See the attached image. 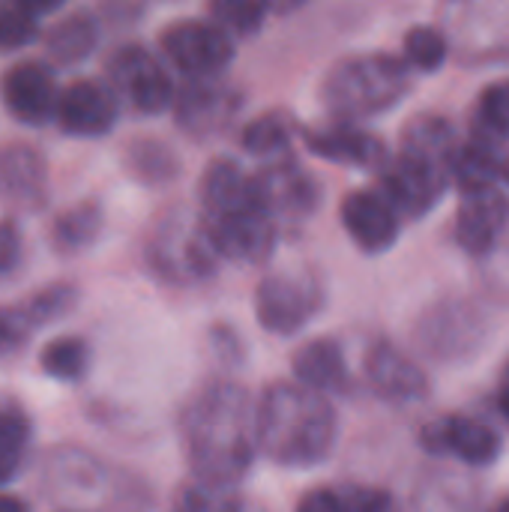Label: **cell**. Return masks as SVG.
<instances>
[{
	"instance_id": "obj_32",
	"label": "cell",
	"mask_w": 509,
	"mask_h": 512,
	"mask_svg": "<svg viewBox=\"0 0 509 512\" xmlns=\"http://www.w3.org/2000/svg\"><path fill=\"white\" fill-rule=\"evenodd\" d=\"M75 300H78L75 288L66 285V282H57V285H48L39 294L27 297L21 303V312H24V318H27L30 327H45V324L69 315V309L75 306Z\"/></svg>"
},
{
	"instance_id": "obj_30",
	"label": "cell",
	"mask_w": 509,
	"mask_h": 512,
	"mask_svg": "<svg viewBox=\"0 0 509 512\" xmlns=\"http://www.w3.org/2000/svg\"><path fill=\"white\" fill-rule=\"evenodd\" d=\"M405 63L417 72H438L447 63V36L432 24H417L405 33Z\"/></svg>"
},
{
	"instance_id": "obj_37",
	"label": "cell",
	"mask_w": 509,
	"mask_h": 512,
	"mask_svg": "<svg viewBox=\"0 0 509 512\" xmlns=\"http://www.w3.org/2000/svg\"><path fill=\"white\" fill-rule=\"evenodd\" d=\"M297 512H345L339 489H312L300 498Z\"/></svg>"
},
{
	"instance_id": "obj_4",
	"label": "cell",
	"mask_w": 509,
	"mask_h": 512,
	"mask_svg": "<svg viewBox=\"0 0 509 512\" xmlns=\"http://www.w3.org/2000/svg\"><path fill=\"white\" fill-rule=\"evenodd\" d=\"M462 141L441 114H417L399 132V150L378 174V189L399 216L423 219L453 186V165Z\"/></svg>"
},
{
	"instance_id": "obj_38",
	"label": "cell",
	"mask_w": 509,
	"mask_h": 512,
	"mask_svg": "<svg viewBox=\"0 0 509 512\" xmlns=\"http://www.w3.org/2000/svg\"><path fill=\"white\" fill-rule=\"evenodd\" d=\"M495 405H498V414H501V420L507 423L509 429V363L504 366V372H501V381H498V396H495Z\"/></svg>"
},
{
	"instance_id": "obj_23",
	"label": "cell",
	"mask_w": 509,
	"mask_h": 512,
	"mask_svg": "<svg viewBox=\"0 0 509 512\" xmlns=\"http://www.w3.org/2000/svg\"><path fill=\"white\" fill-rule=\"evenodd\" d=\"M297 135V123L288 111H267L258 114L255 120H249L243 126V150L255 159H261L264 165L270 162H282L291 159V144Z\"/></svg>"
},
{
	"instance_id": "obj_7",
	"label": "cell",
	"mask_w": 509,
	"mask_h": 512,
	"mask_svg": "<svg viewBox=\"0 0 509 512\" xmlns=\"http://www.w3.org/2000/svg\"><path fill=\"white\" fill-rule=\"evenodd\" d=\"M324 300L312 273H270L255 288V318L273 336H294L321 315Z\"/></svg>"
},
{
	"instance_id": "obj_19",
	"label": "cell",
	"mask_w": 509,
	"mask_h": 512,
	"mask_svg": "<svg viewBox=\"0 0 509 512\" xmlns=\"http://www.w3.org/2000/svg\"><path fill=\"white\" fill-rule=\"evenodd\" d=\"M255 177L276 219H306L321 207V183L294 159L270 162Z\"/></svg>"
},
{
	"instance_id": "obj_10",
	"label": "cell",
	"mask_w": 509,
	"mask_h": 512,
	"mask_svg": "<svg viewBox=\"0 0 509 512\" xmlns=\"http://www.w3.org/2000/svg\"><path fill=\"white\" fill-rule=\"evenodd\" d=\"M243 93L222 78H186L174 99L177 126L192 138L222 135L240 114Z\"/></svg>"
},
{
	"instance_id": "obj_16",
	"label": "cell",
	"mask_w": 509,
	"mask_h": 512,
	"mask_svg": "<svg viewBox=\"0 0 509 512\" xmlns=\"http://www.w3.org/2000/svg\"><path fill=\"white\" fill-rule=\"evenodd\" d=\"M366 381L375 390V396L393 405H417L429 396V378L423 366L387 339L369 348Z\"/></svg>"
},
{
	"instance_id": "obj_41",
	"label": "cell",
	"mask_w": 509,
	"mask_h": 512,
	"mask_svg": "<svg viewBox=\"0 0 509 512\" xmlns=\"http://www.w3.org/2000/svg\"><path fill=\"white\" fill-rule=\"evenodd\" d=\"M504 180H507V186H509V156H507V165H504Z\"/></svg>"
},
{
	"instance_id": "obj_26",
	"label": "cell",
	"mask_w": 509,
	"mask_h": 512,
	"mask_svg": "<svg viewBox=\"0 0 509 512\" xmlns=\"http://www.w3.org/2000/svg\"><path fill=\"white\" fill-rule=\"evenodd\" d=\"M471 135L489 144H509V78L480 90L471 111Z\"/></svg>"
},
{
	"instance_id": "obj_15",
	"label": "cell",
	"mask_w": 509,
	"mask_h": 512,
	"mask_svg": "<svg viewBox=\"0 0 509 512\" xmlns=\"http://www.w3.org/2000/svg\"><path fill=\"white\" fill-rule=\"evenodd\" d=\"M0 99L15 120L27 126H45L57 117L60 90L48 66L36 60H21L3 72Z\"/></svg>"
},
{
	"instance_id": "obj_36",
	"label": "cell",
	"mask_w": 509,
	"mask_h": 512,
	"mask_svg": "<svg viewBox=\"0 0 509 512\" xmlns=\"http://www.w3.org/2000/svg\"><path fill=\"white\" fill-rule=\"evenodd\" d=\"M21 261V237L12 222H0V279L9 276Z\"/></svg>"
},
{
	"instance_id": "obj_40",
	"label": "cell",
	"mask_w": 509,
	"mask_h": 512,
	"mask_svg": "<svg viewBox=\"0 0 509 512\" xmlns=\"http://www.w3.org/2000/svg\"><path fill=\"white\" fill-rule=\"evenodd\" d=\"M489 512H509V495L507 498H501V501H498V504H495Z\"/></svg>"
},
{
	"instance_id": "obj_35",
	"label": "cell",
	"mask_w": 509,
	"mask_h": 512,
	"mask_svg": "<svg viewBox=\"0 0 509 512\" xmlns=\"http://www.w3.org/2000/svg\"><path fill=\"white\" fill-rule=\"evenodd\" d=\"M30 330H33V327L27 324V318H24L21 306L0 309V354L15 351V348L27 339V333H30Z\"/></svg>"
},
{
	"instance_id": "obj_34",
	"label": "cell",
	"mask_w": 509,
	"mask_h": 512,
	"mask_svg": "<svg viewBox=\"0 0 509 512\" xmlns=\"http://www.w3.org/2000/svg\"><path fill=\"white\" fill-rule=\"evenodd\" d=\"M339 498L345 504V512H396L393 495L378 486L345 483L339 486Z\"/></svg>"
},
{
	"instance_id": "obj_3",
	"label": "cell",
	"mask_w": 509,
	"mask_h": 512,
	"mask_svg": "<svg viewBox=\"0 0 509 512\" xmlns=\"http://www.w3.org/2000/svg\"><path fill=\"white\" fill-rule=\"evenodd\" d=\"M255 429L258 453L294 471L324 465L339 441V417L330 399L297 381H276L261 393Z\"/></svg>"
},
{
	"instance_id": "obj_24",
	"label": "cell",
	"mask_w": 509,
	"mask_h": 512,
	"mask_svg": "<svg viewBox=\"0 0 509 512\" xmlns=\"http://www.w3.org/2000/svg\"><path fill=\"white\" fill-rule=\"evenodd\" d=\"M96 42H99V24L87 12L66 15L45 36L48 54L57 63H63V66H72V63H81L84 57H90V51L96 48Z\"/></svg>"
},
{
	"instance_id": "obj_5",
	"label": "cell",
	"mask_w": 509,
	"mask_h": 512,
	"mask_svg": "<svg viewBox=\"0 0 509 512\" xmlns=\"http://www.w3.org/2000/svg\"><path fill=\"white\" fill-rule=\"evenodd\" d=\"M408 90L411 66L405 57L372 51L333 63L321 81V102L336 123H360L396 108Z\"/></svg>"
},
{
	"instance_id": "obj_27",
	"label": "cell",
	"mask_w": 509,
	"mask_h": 512,
	"mask_svg": "<svg viewBox=\"0 0 509 512\" xmlns=\"http://www.w3.org/2000/svg\"><path fill=\"white\" fill-rule=\"evenodd\" d=\"M102 231V207L96 201H78L66 207L54 225H51V240L57 252H81L87 249Z\"/></svg>"
},
{
	"instance_id": "obj_21",
	"label": "cell",
	"mask_w": 509,
	"mask_h": 512,
	"mask_svg": "<svg viewBox=\"0 0 509 512\" xmlns=\"http://www.w3.org/2000/svg\"><path fill=\"white\" fill-rule=\"evenodd\" d=\"M45 189V162L27 144L0 147V204L33 207L42 201Z\"/></svg>"
},
{
	"instance_id": "obj_33",
	"label": "cell",
	"mask_w": 509,
	"mask_h": 512,
	"mask_svg": "<svg viewBox=\"0 0 509 512\" xmlns=\"http://www.w3.org/2000/svg\"><path fill=\"white\" fill-rule=\"evenodd\" d=\"M39 36V12L33 3H0V51L21 48Z\"/></svg>"
},
{
	"instance_id": "obj_42",
	"label": "cell",
	"mask_w": 509,
	"mask_h": 512,
	"mask_svg": "<svg viewBox=\"0 0 509 512\" xmlns=\"http://www.w3.org/2000/svg\"><path fill=\"white\" fill-rule=\"evenodd\" d=\"M243 512H264V510H258V507H252V504H246V507H243Z\"/></svg>"
},
{
	"instance_id": "obj_25",
	"label": "cell",
	"mask_w": 509,
	"mask_h": 512,
	"mask_svg": "<svg viewBox=\"0 0 509 512\" xmlns=\"http://www.w3.org/2000/svg\"><path fill=\"white\" fill-rule=\"evenodd\" d=\"M123 162H126V171L135 180L150 183V186L168 183V180H174L180 174L177 153L165 141H159V138H132L126 144Z\"/></svg>"
},
{
	"instance_id": "obj_28",
	"label": "cell",
	"mask_w": 509,
	"mask_h": 512,
	"mask_svg": "<svg viewBox=\"0 0 509 512\" xmlns=\"http://www.w3.org/2000/svg\"><path fill=\"white\" fill-rule=\"evenodd\" d=\"M39 363H42V372L57 378V381H78L87 372L90 348L78 336H63V339H54L42 348Z\"/></svg>"
},
{
	"instance_id": "obj_20",
	"label": "cell",
	"mask_w": 509,
	"mask_h": 512,
	"mask_svg": "<svg viewBox=\"0 0 509 512\" xmlns=\"http://www.w3.org/2000/svg\"><path fill=\"white\" fill-rule=\"evenodd\" d=\"M297 384L321 396H345L354 390V375L348 369L345 351L336 339H309L291 357Z\"/></svg>"
},
{
	"instance_id": "obj_9",
	"label": "cell",
	"mask_w": 509,
	"mask_h": 512,
	"mask_svg": "<svg viewBox=\"0 0 509 512\" xmlns=\"http://www.w3.org/2000/svg\"><path fill=\"white\" fill-rule=\"evenodd\" d=\"M111 90L141 114H162L174 105L177 87L159 57L144 45H120L105 63Z\"/></svg>"
},
{
	"instance_id": "obj_14",
	"label": "cell",
	"mask_w": 509,
	"mask_h": 512,
	"mask_svg": "<svg viewBox=\"0 0 509 512\" xmlns=\"http://www.w3.org/2000/svg\"><path fill=\"white\" fill-rule=\"evenodd\" d=\"M417 339L432 357L456 360L477 351L483 339V321L465 300H444L420 318Z\"/></svg>"
},
{
	"instance_id": "obj_31",
	"label": "cell",
	"mask_w": 509,
	"mask_h": 512,
	"mask_svg": "<svg viewBox=\"0 0 509 512\" xmlns=\"http://www.w3.org/2000/svg\"><path fill=\"white\" fill-rule=\"evenodd\" d=\"M30 444V420L18 408L0 411V483H9L21 468Z\"/></svg>"
},
{
	"instance_id": "obj_29",
	"label": "cell",
	"mask_w": 509,
	"mask_h": 512,
	"mask_svg": "<svg viewBox=\"0 0 509 512\" xmlns=\"http://www.w3.org/2000/svg\"><path fill=\"white\" fill-rule=\"evenodd\" d=\"M270 9L273 6L258 3V0H216V3H210L213 21L225 33H231L234 39H249V36L261 33Z\"/></svg>"
},
{
	"instance_id": "obj_22",
	"label": "cell",
	"mask_w": 509,
	"mask_h": 512,
	"mask_svg": "<svg viewBox=\"0 0 509 512\" xmlns=\"http://www.w3.org/2000/svg\"><path fill=\"white\" fill-rule=\"evenodd\" d=\"M504 147L489 144L483 138H468L462 141L459 153H456V165H453V186H459L462 195H474L483 189H495L498 180H504Z\"/></svg>"
},
{
	"instance_id": "obj_18",
	"label": "cell",
	"mask_w": 509,
	"mask_h": 512,
	"mask_svg": "<svg viewBox=\"0 0 509 512\" xmlns=\"http://www.w3.org/2000/svg\"><path fill=\"white\" fill-rule=\"evenodd\" d=\"M509 231V198L495 186L474 195H462L453 234L468 255H489Z\"/></svg>"
},
{
	"instance_id": "obj_39",
	"label": "cell",
	"mask_w": 509,
	"mask_h": 512,
	"mask_svg": "<svg viewBox=\"0 0 509 512\" xmlns=\"http://www.w3.org/2000/svg\"><path fill=\"white\" fill-rule=\"evenodd\" d=\"M0 512H27V507L12 495H0Z\"/></svg>"
},
{
	"instance_id": "obj_6",
	"label": "cell",
	"mask_w": 509,
	"mask_h": 512,
	"mask_svg": "<svg viewBox=\"0 0 509 512\" xmlns=\"http://www.w3.org/2000/svg\"><path fill=\"white\" fill-rule=\"evenodd\" d=\"M147 258L150 267L165 282H177V285L201 282L213 276L219 264V255L204 234L201 216L186 207H177L156 225L147 243Z\"/></svg>"
},
{
	"instance_id": "obj_11",
	"label": "cell",
	"mask_w": 509,
	"mask_h": 512,
	"mask_svg": "<svg viewBox=\"0 0 509 512\" xmlns=\"http://www.w3.org/2000/svg\"><path fill=\"white\" fill-rule=\"evenodd\" d=\"M420 444L432 456H453L468 468H489L501 459V435L468 414H447L420 429Z\"/></svg>"
},
{
	"instance_id": "obj_43",
	"label": "cell",
	"mask_w": 509,
	"mask_h": 512,
	"mask_svg": "<svg viewBox=\"0 0 509 512\" xmlns=\"http://www.w3.org/2000/svg\"><path fill=\"white\" fill-rule=\"evenodd\" d=\"M174 512H180V510H174Z\"/></svg>"
},
{
	"instance_id": "obj_1",
	"label": "cell",
	"mask_w": 509,
	"mask_h": 512,
	"mask_svg": "<svg viewBox=\"0 0 509 512\" xmlns=\"http://www.w3.org/2000/svg\"><path fill=\"white\" fill-rule=\"evenodd\" d=\"M255 408L234 381H210L186 402L180 438L192 480L237 489L258 456Z\"/></svg>"
},
{
	"instance_id": "obj_2",
	"label": "cell",
	"mask_w": 509,
	"mask_h": 512,
	"mask_svg": "<svg viewBox=\"0 0 509 512\" xmlns=\"http://www.w3.org/2000/svg\"><path fill=\"white\" fill-rule=\"evenodd\" d=\"M201 225L219 258L237 264H261L273 255L279 219L264 201L258 177L243 171L240 162L213 159L198 186Z\"/></svg>"
},
{
	"instance_id": "obj_13",
	"label": "cell",
	"mask_w": 509,
	"mask_h": 512,
	"mask_svg": "<svg viewBox=\"0 0 509 512\" xmlns=\"http://www.w3.org/2000/svg\"><path fill=\"white\" fill-rule=\"evenodd\" d=\"M309 153H315L324 162H336V165H351L360 171H375L381 174L390 165V150L384 144V138H378L375 132L357 126V123H327V126H315V129H300Z\"/></svg>"
},
{
	"instance_id": "obj_12",
	"label": "cell",
	"mask_w": 509,
	"mask_h": 512,
	"mask_svg": "<svg viewBox=\"0 0 509 512\" xmlns=\"http://www.w3.org/2000/svg\"><path fill=\"white\" fill-rule=\"evenodd\" d=\"M339 219L351 243L366 255H384L396 246L402 216L381 189H354L342 198Z\"/></svg>"
},
{
	"instance_id": "obj_17",
	"label": "cell",
	"mask_w": 509,
	"mask_h": 512,
	"mask_svg": "<svg viewBox=\"0 0 509 512\" xmlns=\"http://www.w3.org/2000/svg\"><path fill=\"white\" fill-rule=\"evenodd\" d=\"M117 93L102 84V81H72L69 87L60 90V102H57V126L69 135H81V138H96L114 129L117 123Z\"/></svg>"
},
{
	"instance_id": "obj_8",
	"label": "cell",
	"mask_w": 509,
	"mask_h": 512,
	"mask_svg": "<svg viewBox=\"0 0 509 512\" xmlns=\"http://www.w3.org/2000/svg\"><path fill=\"white\" fill-rule=\"evenodd\" d=\"M162 54L186 75V78H219L234 57L237 45L234 36L225 33L216 21L183 18L168 24L159 33Z\"/></svg>"
}]
</instances>
